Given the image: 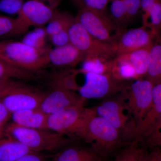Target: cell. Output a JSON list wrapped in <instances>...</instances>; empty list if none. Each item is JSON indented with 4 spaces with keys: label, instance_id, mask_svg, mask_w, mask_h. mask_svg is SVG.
<instances>
[{
    "label": "cell",
    "instance_id": "cell-1",
    "mask_svg": "<svg viewBox=\"0 0 161 161\" xmlns=\"http://www.w3.org/2000/svg\"><path fill=\"white\" fill-rule=\"evenodd\" d=\"M79 137L91 145V149L101 157L110 155L123 147V136L94 108H85L83 127Z\"/></svg>",
    "mask_w": 161,
    "mask_h": 161
},
{
    "label": "cell",
    "instance_id": "cell-2",
    "mask_svg": "<svg viewBox=\"0 0 161 161\" xmlns=\"http://www.w3.org/2000/svg\"><path fill=\"white\" fill-rule=\"evenodd\" d=\"M5 136L20 142L35 152L55 151L65 148L71 143V138L50 131L31 129L12 122L6 125Z\"/></svg>",
    "mask_w": 161,
    "mask_h": 161
},
{
    "label": "cell",
    "instance_id": "cell-3",
    "mask_svg": "<svg viewBox=\"0 0 161 161\" xmlns=\"http://www.w3.org/2000/svg\"><path fill=\"white\" fill-rule=\"evenodd\" d=\"M48 48L35 49L23 42L0 41V59L19 69L31 72L50 64Z\"/></svg>",
    "mask_w": 161,
    "mask_h": 161
},
{
    "label": "cell",
    "instance_id": "cell-4",
    "mask_svg": "<svg viewBox=\"0 0 161 161\" xmlns=\"http://www.w3.org/2000/svg\"><path fill=\"white\" fill-rule=\"evenodd\" d=\"M75 18L92 36L114 47L118 30L105 12L80 8Z\"/></svg>",
    "mask_w": 161,
    "mask_h": 161
},
{
    "label": "cell",
    "instance_id": "cell-5",
    "mask_svg": "<svg viewBox=\"0 0 161 161\" xmlns=\"http://www.w3.org/2000/svg\"><path fill=\"white\" fill-rule=\"evenodd\" d=\"M70 43L86 57L101 56L114 58L116 53L114 46L101 42L92 36L75 17L69 29Z\"/></svg>",
    "mask_w": 161,
    "mask_h": 161
},
{
    "label": "cell",
    "instance_id": "cell-6",
    "mask_svg": "<svg viewBox=\"0 0 161 161\" xmlns=\"http://www.w3.org/2000/svg\"><path fill=\"white\" fill-rule=\"evenodd\" d=\"M93 108L98 116L121 133L125 141L129 142L133 139L135 125L130 114H125L127 109L125 104L119 101L107 98Z\"/></svg>",
    "mask_w": 161,
    "mask_h": 161
},
{
    "label": "cell",
    "instance_id": "cell-7",
    "mask_svg": "<svg viewBox=\"0 0 161 161\" xmlns=\"http://www.w3.org/2000/svg\"><path fill=\"white\" fill-rule=\"evenodd\" d=\"M154 84L147 79L134 80L128 87L127 102L125 104L135 126L141 122L152 104Z\"/></svg>",
    "mask_w": 161,
    "mask_h": 161
},
{
    "label": "cell",
    "instance_id": "cell-8",
    "mask_svg": "<svg viewBox=\"0 0 161 161\" xmlns=\"http://www.w3.org/2000/svg\"><path fill=\"white\" fill-rule=\"evenodd\" d=\"M85 104H80L48 115L47 130L63 135L79 137L84 120Z\"/></svg>",
    "mask_w": 161,
    "mask_h": 161
},
{
    "label": "cell",
    "instance_id": "cell-9",
    "mask_svg": "<svg viewBox=\"0 0 161 161\" xmlns=\"http://www.w3.org/2000/svg\"><path fill=\"white\" fill-rule=\"evenodd\" d=\"M85 81L78 92L84 99H100L108 97L128 88L123 82L115 80L110 75L86 73Z\"/></svg>",
    "mask_w": 161,
    "mask_h": 161
},
{
    "label": "cell",
    "instance_id": "cell-10",
    "mask_svg": "<svg viewBox=\"0 0 161 161\" xmlns=\"http://www.w3.org/2000/svg\"><path fill=\"white\" fill-rule=\"evenodd\" d=\"M46 94L20 84L0 99L11 114L22 110L39 108Z\"/></svg>",
    "mask_w": 161,
    "mask_h": 161
},
{
    "label": "cell",
    "instance_id": "cell-11",
    "mask_svg": "<svg viewBox=\"0 0 161 161\" xmlns=\"http://www.w3.org/2000/svg\"><path fill=\"white\" fill-rule=\"evenodd\" d=\"M156 38L147 26L122 31L117 34L115 44L116 55L149 47Z\"/></svg>",
    "mask_w": 161,
    "mask_h": 161
},
{
    "label": "cell",
    "instance_id": "cell-12",
    "mask_svg": "<svg viewBox=\"0 0 161 161\" xmlns=\"http://www.w3.org/2000/svg\"><path fill=\"white\" fill-rule=\"evenodd\" d=\"M86 100L75 92L53 87V91L46 94L39 108L47 115H49L74 106L86 103Z\"/></svg>",
    "mask_w": 161,
    "mask_h": 161
},
{
    "label": "cell",
    "instance_id": "cell-13",
    "mask_svg": "<svg viewBox=\"0 0 161 161\" xmlns=\"http://www.w3.org/2000/svg\"><path fill=\"white\" fill-rule=\"evenodd\" d=\"M161 116V81L153 86L152 104L141 122L136 127L133 139L142 142H147L152 135Z\"/></svg>",
    "mask_w": 161,
    "mask_h": 161
},
{
    "label": "cell",
    "instance_id": "cell-14",
    "mask_svg": "<svg viewBox=\"0 0 161 161\" xmlns=\"http://www.w3.org/2000/svg\"><path fill=\"white\" fill-rule=\"evenodd\" d=\"M55 10L38 0H28L24 3L17 18L22 23L31 26L42 27L52 19Z\"/></svg>",
    "mask_w": 161,
    "mask_h": 161
},
{
    "label": "cell",
    "instance_id": "cell-15",
    "mask_svg": "<svg viewBox=\"0 0 161 161\" xmlns=\"http://www.w3.org/2000/svg\"><path fill=\"white\" fill-rule=\"evenodd\" d=\"M50 64L58 67L75 66L82 62L85 56L70 43L50 49L48 53Z\"/></svg>",
    "mask_w": 161,
    "mask_h": 161
},
{
    "label": "cell",
    "instance_id": "cell-16",
    "mask_svg": "<svg viewBox=\"0 0 161 161\" xmlns=\"http://www.w3.org/2000/svg\"><path fill=\"white\" fill-rule=\"evenodd\" d=\"M47 116L39 108L14 112L11 114V118L13 123L21 126L48 130L47 125Z\"/></svg>",
    "mask_w": 161,
    "mask_h": 161
},
{
    "label": "cell",
    "instance_id": "cell-17",
    "mask_svg": "<svg viewBox=\"0 0 161 161\" xmlns=\"http://www.w3.org/2000/svg\"><path fill=\"white\" fill-rule=\"evenodd\" d=\"M136 139L128 142L116 153L114 161H149L150 153Z\"/></svg>",
    "mask_w": 161,
    "mask_h": 161
},
{
    "label": "cell",
    "instance_id": "cell-18",
    "mask_svg": "<svg viewBox=\"0 0 161 161\" xmlns=\"http://www.w3.org/2000/svg\"><path fill=\"white\" fill-rule=\"evenodd\" d=\"M34 152L13 139L6 136L0 138V161H14Z\"/></svg>",
    "mask_w": 161,
    "mask_h": 161
},
{
    "label": "cell",
    "instance_id": "cell-19",
    "mask_svg": "<svg viewBox=\"0 0 161 161\" xmlns=\"http://www.w3.org/2000/svg\"><path fill=\"white\" fill-rule=\"evenodd\" d=\"M101 158L91 148L71 147L55 154L53 161H101Z\"/></svg>",
    "mask_w": 161,
    "mask_h": 161
},
{
    "label": "cell",
    "instance_id": "cell-20",
    "mask_svg": "<svg viewBox=\"0 0 161 161\" xmlns=\"http://www.w3.org/2000/svg\"><path fill=\"white\" fill-rule=\"evenodd\" d=\"M111 75L115 80L121 82L139 79L134 67L124 54L117 55L114 58Z\"/></svg>",
    "mask_w": 161,
    "mask_h": 161
},
{
    "label": "cell",
    "instance_id": "cell-21",
    "mask_svg": "<svg viewBox=\"0 0 161 161\" xmlns=\"http://www.w3.org/2000/svg\"><path fill=\"white\" fill-rule=\"evenodd\" d=\"M114 59L101 56L86 57L82 61V66L79 69V73L111 75Z\"/></svg>",
    "mask_w": 161,
    "mask_h": 161
},
{
    "label": "cell",
    "instance_id": "cell-22",
    "mask_svg": "<svg viewBox=\"0 0 161 161\" xmlns=\"http://www.w3.org/2000/svg\"><path fill=\"white\" fill-rule=\"evenodd\" d=\"M150 47L146 78L155 84L161 81V39L159 37Z\"/></svg>",
    "mask_w": 161,
    "mask_h": 161
},
{
    "label": "cell",
    "instance_id": "cell-23",
    "mask_svg": "<svg viewBox=\"0 0 161 161\" xmlns=\"http://www.w3.org/2000/svg\"><path fill=\"white\" fill-rule=\"evenodd\" d=\"M151 46L123 53L134 67L139 79L143 78L147 74Z\"/></svg>",
    "mask_w": 161,
    "mask_h": 161
},
{
    "label": "cell",
    "instance_id": "cell-24",
    "mask_svg": "<svg viewBox=\"0 0 161 161\" xmlns=\"http://www.w3.org/2000/svg\"><path fill=\"white\" fill-rule=\"evenodd\" d=\"M29 28L17 18L13 19L6 16H0V38L23 34Z\"/></svg>",
    "mask_w": 161,
    "mask_h": 161
},
{
    "label": "cell",
    "instance_id": "cell-25",
    "mask_svg": "<svg viewBox=\"0 0 161 161\" xmlns=\"http://www.w3.org/2000/svg\"><path fill=\"white\" fill-rule=\"evenodd\" d=\"M75 19L67 13L55 11L53 16L45 28L47 36L50 37L61 31L69 29Z\"/></svg>",
    "mask_w": 161,
    "mask_h": 161
},
{
    "label": "cell",
    "instance_id": "cell-26",
    "mask_svg": "<svg viewBox=\"0 0 161 161\" xmlns=\"http://www.w3.org/2000/svg\"><path fill=\"white\" fill-rule=\"evenodd\" d=\"M143 25L151 31L156 38L161 31V0H158L142 19Z\"/></svg>",
    "mask_w": 161,
    "mask_h": 161
},
{
    "label": "cell",
    "instance_id": "cell-27",
    "mask_svg": "<svg viewBox=\"0 0 161 161\" xmlns=\"http://www.w3.org/2000/svg\"><path fill=\"white\" fill-rule=\"evenodd\" d=\"M111 19L114 25L121 31L125 29L128 24L124 0H113L111 2Z\"/></svg>",
    "mask_w": 161,
    "mask_h": 161
},
{
    "label": "cell",
    "instance_id": "cell-28",
    "mask_svg": "<svg viewBox=\"0 0 161 161\" xmlns=\"http://www.w3.org/2000/svg\"><path fill=\"white\" fill-rule=\"evenodd\" d=\"M33 78V75L31 72L12 66L0 59V81L12 80L13 78L29 80Z\"/></svg>",
    "mask_w": 161,
    "mask_h": 161
},
{
    "label": "cell",
    "instance_id": "cell-29",
    "mask_svg": "<svg viewBox=\"0 0 161 161\" xmlns=\"http://www.w3.org/2000/svg\"><path fill=\"white\" fill-rule=\"evenodd\" d=\"M47 36L45 28L38 27L26 35L22 42L35 49H46Z\"/></svg>",
    "mask_w": 161,
    "mask_h": 161
},
{
    "label": "cell",
    "instance_id": "cell-30",
    "mask_svg": "<svg viewBox=\"0 0 161 161\" xmlns=\"http://www.w3.org/2000/svg\"><path fill=\"white\" fill-rule=\"evenodd\" d=\"M80 74L79 69L72 70L70 71L64 73L56 78L53 81V87L62 88L70 91H78L80 86H78L76 81V76Z\"/></svg>",
    "mask_w": 161,
    "mask_h": 161
},
{
    "label": "cell",
    "instance_id": "cell-31",
    "mask_svg": "<svg viewBox=\"0 0 161 161\" xmlns=\"http://www.w3.org/2000/svg\"><path fill=\"white\" fill-rule=\"evenodd\" d=\"M79 6V9L86 8L101 12H105L107 6L113 0H72Z\"/></svg>",
    "mask_w": 161,
    "mask_h": 161
},
{
    "label": "cell",
    "instance_id": "cell-32",
    "mask_svg": "<svg viewBox=\"0 0 161 161\" xmlns=\"http://www.w3.org/2000/svg\"><path fill=\"white\" fill-rule=\"evenodd\" d=\"M24 3L23 0H0V12L18 15Z\"/></svg>",
    "mask_w": 161,
    "mask_h": 161
},
{
    "label": "cell",
    "instance_id": "cell-33",
    "mask_svg": "<svg viewBox=\"0 0 161 161\" xmlns=\"http://www.w3.org/2000/svg\"><path fill=\"white\" fill-rule=\"evenodd\" d=\"M128 23L138 14L140 9L141 0H124Z\"/></svg>",
    "mask_w": 161,
    "mask_h": 161
},
{
    "label": "cell",
    "instance_id": "cell-34",
    "mask_svg": "<svg viewBox=\"0 0 161 161\" xmlns=\"http://www.w3.org/2000/svg\"><path fill=\"white\" fill-rule=\"evenodd\" d=\"M69 29L61 31L49 37L55 47L64 46L70 43Z\"/></svg>",
    "mask_w": 161,
    "mask_h": 161
},
{
    "label": "cell",
    "instance_id": "cell-35",
    "mask_svg": "<svg viewBox=\"0 0 161 161\" xmlns=\"http://www.w3.org/2000/svg\"><path fill=\"white\" fill-rule=\"evenodd\" d=\"M11 114L0 99V138L5 136V131Z\"/></svg>",
    "mask_w": 161,
    "mask_h": 161
},
{
    "label": "cell",
    "instance_id": "cell-36",
    "mask_svg": "<svg viewBox=\"0 0 161 161\" xmlns=\"http://www.w3.org/2000/svg\"><path fill=\"white\" fill-rule=\"evenodd\" d=\"M20 84L13 80L0 81V98Z\"/></svg>",
    "mask_w": 161,
    "mask_h": 161
},
{
    "label": "cell",
    "instance_id": "cell-37",
    "mask_svg": "<svg viewBox=\"0 0 161 161\" xmlns=\"http://www.w3.org/2000/svg\"><path fill=\"white\" fill-rule=\"evenodd\" d=\"M14 161H47L39 154V152H34L28 153Z\"/></svg>",
    "mask_w": 161,
    "mask_h": 161
},
{
    "label": "cell",
    "instance_id": "cell-38",
    "mask_svg": "<svg viewBox=\"0 0 161 161\" xmlns=\"http://www.w3.org/2000/svg\"><path fill=\"white\" fill-rule=\"evenodd\" d=\"M158 0H141L140 9L142 12V18L146 16L150 8Z\"/></svg>",
    "mask_w": 161,
    "mask_h": 161
},
{
    "label": "cell",
    "instance_id": "cell-39",
    "mask_svg": "<svg viewBox=\"0 0 161 161\" xmlns=\"http://www.w3.org/2000/svg\"><path fill=\"white\" fill-rule=\"evenodd\" d=\"M161 138V116L154 131L149 139L146 142L148 146L153 141Z\"/></svg>",
    "mask_w": 161,
    "mask_h": 161
},
{
    "label": "cell",
    "instance_id": "cell-40",
    "mask_svg": "<svg viewBox=\"0 0 161 161\" xmlns=\"http://www.w3.org/2000/svg\"><path fill=\"white\" fill-rule=\"evenodd\" d=\"M49 6L52 9H54L57 8L60 4V0H38Z\"/></svg>",
    "mask_w": 161,
    "mask_h": 161
},
{
    "label": "cell",
    "instance_id": "cell-41",
    "mask_svg": "<svg viewBox=\"0 0 161 161\" xmlns=\"http://www.w3.org/2000/svg\"><path fill=\"white\" fill-rule=\"evenodd\" d=\"M149 161H159L158 150L157 148H154L153 151L150 153Z\"/></svg>",
    "mask_w": 161,
    "mask_h": 161
},
{
    "label": "cell",
    "instance_id": "cell-42",
    "mask_svg": "<svg viewBox=\"0 0 161 161\" xmlns=\"http://www.w3.org/2000/svg\"><path fill=\"white\" fill-rule=\"evenodd\" d=\"M149 147L152 148H157L161 150V138L153 141L149 145Z\"/></svg>",
    "mask_w": 161,
    "mask_h": 161
},
{
    "label": "cell",
    "instance_id": "cell-43",
    "mask_svg": "<svg viewBox=\"0 0 161 161\" xmlns=\"http://www.w3.org/2000/svg\"><path fill=\"white\" fill-rule=\"evenodd\" d=\"M157 149L158 150L159 161H161V150H160V149H158V148H157Z\"/></svg>",
    "mask_w": 161,
    "mask_h": 161
},
{
    "label": "cell",
    "instance_id": "cell-44",
    "mask_svg": "<svg viewBox=\"0 0 161 161\" xmlns=\"http://www.w3.org/2000/svg\"><path fill=\"white\" fill-rule=\"evenodd\" d=\"M158 37H159V38H160V39H161V37L158 36Z\"/></svg>",
    "mask_w": 161,
    "mask_h": 161
},
{
    "label": "cell",
    "instance_id": "cell-45",
    "mask_svg": "<svg viewBox=\"0 0 161 161\" xmlns=\"http://www.w3.org/2000/svg\"><path fill=\"white\" fill-rule=\"evenodd\" d=\"M101 161H103V160H101Z\"/></svg>",
    "mask_w": 161,
    "mask_h": 161
}]
</instances>
